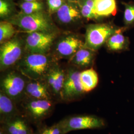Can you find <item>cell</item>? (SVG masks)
<instances>
[{"mask_svg": "<svg viewBox=\"0 0 134 134\" xmlns=\"http://www.w3.org/2000/svg\"><path fill=\"white\" fill-rule=\"evenodd\" d=\"M62 134L72 131L101 128L105 126V121L94 115H77L70 117L59 123Z\"/></svg>", "mask_w": 134, "mask_h": 134, "instance_id": "1", "label": "cell"}, {"mask_svg": "<svg viewBox=\"0 0 134 134\" xmlns=\"http://www.w3.org/2000/svg\"><path fill=\"white\" fill-rule=\"evenodd\" d=\"M11 23L24 29L29 34L36 31L49 32L51 29L48 19L40 12L20 15L13 19Z\"/></svg>", "mask_w": 134, "mask_h": 134, "instance_id": "2", "label": "cell"}, {"mask_svg": "<svg viewBox=\"0 0 134 134\" xmlns=\"http://www.w3.org/2000/svg\"><path fill=\"white\" fill-rule=\"evenodd\" d=\"M115 31L113 27L108 24L91 25L86 30V45L92 49H97L107 41Z\"/></svg>", "mask_w": 134, "mask_h": 134, "instance_id": "3", "label": "cell"}, {"mask_svg": "<svg viewBox=\"0 0 134 134\" xmlns=\"http://www.w3.org/2000/svg\"><path fill=\"white\" fill-rule=\"evenodd\" d=\"M29 34L26 38V46L29 50L34 53L45 52L55 38L54 34L49 32L36 31Z\"/></svg>", "mask_w": 134, "mask_h": 134, "instance_id": "4", "label": "cell"}, {"mask_svg": "<svg viewBox=\"0 0 134 134\" xmlns=\"http://www.w3.org/2000/svg\"><path fill=\"white\" fill-rule=\"evenodd\" d=\"M83 91L80 81V72L72 71L65 77L61 96L65 100H74L81 96Z\"/></svg>", "mask_w": 134, "mask_h": 134, "instance_id": "5", "label": "cell"}, {"mask_svg": "<svg viewBox=\"0 0 134 134\" xmlns=\"http://www.w3.org/2000/svg\"><path fill=\"white\" fill-rule=\"evenodd\" d=\"M0 50V62L2 68L13 65L21 54V44L17 39H13L4 43Z\"/></svg>", "mask_w": 134, "mask_h": 134, "instance_id": "6", "label": "cell"}, {"mask_svg": "<svg viewBox=\"0 0 134 134\" xmlns=\"http://www.w3.org/2000/svg\"><path fill=\"white\" fill-rule=\"evenodd\" d=\"M24 107L30 117L34 120L38 121L50 114L53 109V105L50 100L34 99L29 101Z\"/></svg>", "mask_w": 134, "mask_h": 134, "instance_id": "7", "label": "cell"}, {"mask_svg": "<svg viewBox=\"0 0 134 134\" xmlns=\"http://www.w3.org/2000/svg\"><path fill=\"white\" fill-rule=\"evenodd\" d=\"M1 86L3 92L13 100L18 98L21 94L25 87V82L19 75L10 73L4 78Z\"/></svg>", "mask_w": 134, "mask_h": 134, "instance_id": "8", "label": "cell"}, {"mask_svg": "<svg viewBox=\"0 0 134 134\" xmlns=\"http://www.w3.org/2000/svg\"><path fill=\"white\" fill-rule=\"evenodd\" d=\"M25 65L29 72L34 76L43 75L48 68L47 58L40 53H33L29 55L25 60Z\"/></svg>", "mask_w": 134, "mask_h": 134, "instance_id": "9", "label": "cell"}, {"mask_svg": "<svg viewBox=\"0 0 134 134\" xmlns=\"http://www.w3.org/2000/svg\"><path fill=\"white\" fill-rule=\"evenodd\" d=\"M18 114V110L13 99L4 92L0 94V114L2 121L8 122L14 118Z\"/></svg>", "mask_w": 134, "mask_h": 134, "instance_id": "10", "label": "cell"}, {"mask_svg": "<svg viewBox=\"0 0 134 134\" xmlns=\"http://www.w3.org/2000/svg\"><path fill=\"white\" fill-rule=\"evenodd\" d=\"M83 46L81 40L74 36H69L64 39L58 44V52L65 56L76 53Z\"/></svg>", "mask_w": 134, "mask_h": 134, "instance_id": "11", "label": "cell"}, {"mask_svg": "<svg viewBox=\"0 0 134 134\" xmlns=\"http://www.w3.org/2000/svg\"><path fill=\"white\" fill-rule=\"evenodd\" d=\"M94 7L98 17L114 15L117 11L115 0H94Z\"/></svg>", "mask_w": 134, "mask_h": 134, "instance_id": "12", "label": "cell"}, {"mask_svg": "<svg viewBox=\"0 0 134 134\" xmlns=\"http://www.w3.org/2000/svg\"><path fill=\"white\" fill-rule=\"evenodd\" d=\"M80 81L84 92H89L97 86L98 77L97 72L93 69H90L80 72Z\"/></svg>", "mask_w": 134, "mask_h": 134, "instance_id": "13", "label": "cell"}, {"mask_svg": "<svg viewBox=\"0 0 134 134\" xmlns=\"http://www.w3.org/2000/svg\"><path fill=\"white\" fill-rule=\"evenodd\" d=\"M59 19L63 23L68 24L74 21L80 17V13L75 7L64 4L57 12Z\"/></svg>", "mask_w": 134, "mask_h": 134, "instance_id": "14", "label": "cell"}, {"mask_svg": "<svg viewBox=\"0 0 134 134\" xmlns=\"http://www.w3.org/2000/svg\"><path fill=\"white\" fill-rule=\"evenodd\" d=\"M65 77L64 72L59 69L52 71L49 74L48 84L55 93L61 94Z\"/></svg>", "mask_w": 134, "mask_h": 134, "instance_id": "15", "label": "cell"}, {"mask_svg": "<svg viewBox=\"0 0 134 134\" xmlns=\"http://www.w3.org/2000/svg\"><path fill=\"white\" fill-rule=\"evenodd\" d=\"M26 91L34 99L50 100V97L47 88L38 82L29 83L26 87Z\"/></svg>", "mask_w": 134, "mask_h": 134, "instance_id": "16", "label": "cell"}, {"mask_svg": "<svg viewBox=\"0 0 134 134\" xmlns=\"http://www.w3.org/2000/svg\"><path fill=\"white\" fill-rule=\"evenodd\" d=\"M108 47L110 50L117 51L122 50L126 45V39L121 34V30H116L115 33L111 35L107 41Z\"/></svg>", "mask_w": 134, "mask_h": 134, "instance_id": "17", "label": "cell"}, {"mask_svg": "<svg viewBox=\"0 0 134 134\" xmlns=\"http://www.w3.org/2000/svg\"><path fill=\"white\" fill-rule=\"evenodd\" d=\"M7 130L9 134H29V128L27 125L20 119L10 120Z\"/></svg>", "mask_w": 134, "mask_h": 134, "instance_id": "18", "label": "cell"}, {"mask_svg": "<svg viewBox=\"0 0 134 134\" xmlns=\"http://www.w3.org/2000/svg\"><path fill=\"white\" fill-rule=\"evenodd\" d=\"M92 56V53L90 50L82 48L80 49L76 53L74 61L78 65L87 66L91 62Z\"/></svg>", "mask_w": 134, "mask_h": 134, "instance_id": "19", "label": "cell"}, {"mask_svg": "<svg viewBox=\"0 0 134 134\" xmlns=\"http://www.w3.org/2000/svg\"><path fill=\"white\" fill-rule=\"evenodd\" d=\"M15 32L13 24L8 21H1L0 23V42L2 43L11 38Z\"/></svg>", "mask_w": 134, "mask_h": 134, "instance_id": "20", "label": "cell"}, {"mask_svg": "<svg viewBox=\"0 0 134 134\" xmlns=\"http://www.w3.org/2000/svg\"><path fill=\"white\" fill-rule=\"evenodd\" d=\"M81 14L87 19H97L98 18L94 12V0H85L81 6Z\"/></svg>", "mask_w": 134, "mask_h": 134, "instance_id": "21", "label": "cell"}, {"mask_svg": "<svg viewBox=\"0 0 134 134\" xmlns=\"http://www.w3.org/2000/svg\"><path fill=\"white\" fill-rule=\"evenodd\" d=\"M23 14H29L40 12L43 9V5L37 1L24 2L20 5Z\"/></svg>", "mask_w": 134, "mask_h": 134, "instance_id": "22", "label": "cell"}, {"mask_svg": "<svg viewBox=\"0 0 134 134\" xmlns=\"http://www.w3.org/2000/svg\"><path fill=\"white\" fill-rule=\"evenodd\" d=\"M125 9L124 14V19L125 24H131L134 23V5H125Z\"/></svg>", "mask_w": 134, "mask_h": 134, "instance_id": "23", "label": "cell"}, {"mask_svg": "<svg viewBox=\"0 0 134 134\" xmlns=\"http://www.w3.org/2000/svg\"><path fill=\"white\" fill-rule=\"evenodd\" d=\"M49 11L51 13L57 12L63 4L62 0H47Z\"/></svg>", "mask_w": 134, "mask_h": 134, "instance_id": "24", "label": "cell"}, {"mask_svg": "<svg viewBox=\"0 0 134 134\" xmlns=\"http://www.w3.org/2000/svg\"><path fill=\"white\" fill-rule=\"evenodd\" d=\"M10 12V4L5 0H0V16L4 17L9 14Z\"/></svg>", "mask_w": 134, "mask_h": 134, "instance_id": "25", "label": "cell"}, {"mask_svg": "<svg viewBox=\"0 0 134 134\" xmlns=\"http://www.w3.org/2000/svg\"><path fill=\"white\" fill-rule=\"evenodd\" d=\"M41 134H53V133L51 130L50 127H49L43 129Z\"/></svg>", "mask_w": 134, "mask_h": 134, "instance_id": "26", "label": "cell"}, {"mask_svg": "<svg viewBox=\"0 0 134 134\" xmlns=\"http://www.w3.org/2000/svg\"><path fill=\"white\" fill-rule=\"evenodd\" d=\"M25 2H34V1H36L37 0H24Z\"/></svg>", "mask_w": 134, "mask_h": 134, "instance_id": "27", "label": "cell"}, {"mask_svg": "<svg viewBox=\"0 0 134 134\" xmlns=\"http://www.w3.org/2000/svg\"><path fill=\"white\" fill-rule=\"evenodd\" d=\"M0 134H5L3 130H1V132H0Z\"/></svg>", "mask_w": 134, "mask_h": 134, "instance_id": "28", "label": "cell"}]
</instances>
